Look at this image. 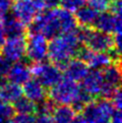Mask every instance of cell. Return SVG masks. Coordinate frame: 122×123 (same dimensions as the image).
<instances>
[{
  "label": "cell",
  "mask_w": 122,
  "mask_h": 123,
  "mask_svg": "<svg viewBox=\"0 0 122 123\" xmlns=\"http://www.w3.org/2000/svg\"><path fill=\"white\" fill-rule=\"evenodd\" d=\"M81 42L77 36L76 29L68 33L60 34L48 41V58L50 62L61 68L70 59L75 57Z\"/></svg>",
  "instance_id": "obj_1"
},
{
  "label": "cell",
  "mask_w": 122,
  "mask_h": 123,
  "mask_svg": "<svg viewBox=\"0 0 122 123\" xmlns=\"http://www.w3.org/2000/svg\"><path fill=\"white\" fill-rule=\"evenodd\" d=\"M115 110L110 99L97 98L85 105L80 116L85 123H109Z\"/></svg>",
  "instance_id": "obj_2"
},
{
  "label": "cell",
  "mask_w": 122,
  "mask_h": 123,
  "mask_svg": "<svg viewBox=\"0 0 122 123\" xmlns=\"http://www.w3.org/2000/svg\"><path fill=\"white\" fill-rule=\"evenodd\" d=\"M81 93V87L78 82L69 78L62 77L55 86L50 87L48 97L55 105H69L71 106Z\"/></svg>",
  "instance_id": "obj_3"
},
{
  "label": "cell",
  "mask_w": 122,
  "mask_h": 123,
  "mask_svg": "<svg viewBox=\"0 0 122 123\" xmlns=\"http://www.w3.org/2000/svg\"><path fill=\"white\" fill-rule=\"evenodd\" d=\"M30 67L32 76L41 82L46 89H50L55 86L63 77L61 68L52 62H46V60L33 63Z\"/></svg>",
  "instance_id": "obj_4"
},
{
  "label": "cell",
  "mask_w": 122,
  "mask_h": 123,
  "mask_svg": "<svg viewBox=\"0 0 122 123\" xmlns=\"http://www.w3.org/2000/svg\"><path fill=\"white\" fill-rule=\"evenodd\" d=\"M25 56L32 63L48 58V40L40 33L28 34L25 38Z\"/></svg>",
  "instance_id": "obj_5"
},
{
  "label": "cell",
  "mask_w": 122,
  "mask_h": 123,
  "mask_svg": "<svg viewBox=\"0 0 122 123\" xmlns=\"http://www.w3.org/2000/svg\"><path fill=\"white\" fill-rule=\"evenodd\" d=\"M119 64L120 63H111L101 70L104 83L103 94L101 98L110 99L114 91L119 87L121 80V71Z\"/></svg>",
  "instance_id": "obj_6"
},
{
  "label": "cell",
  "mask_w": 122,
  "mask_h": 123,
  "mask_svg": "<svg viewBox=\"0 0 122 123\" xmlns=\"http://www.w3.org/2000/svg\"><path fill=\"white\" fill-rule=\"evenodd\" d=\"M1 48L2 55L11 63L23 60L25 56V37L7 38Z\"/></svg>",
  "instance_id": "obj_7"
},
{
  "label": "cell",
  "mask_w": 122,
  "mask_h": 123,
  "mask_svg": "<svg viewBox=\"0 0 122 123\" xmlns=\"http://www.w3.org/2000/svg\"><path fill=\"white\" fill-rule=\"evenodd\" d=\"M11 13L24 25H28L39 13L38 8L35 5L33 0H15L11 6Z\"/></svg>",
  "instance_id": "obj_8"
},
{
  "label": "cell",
  "mask_w": 122,
  "mask_h": 123,
  "mask_svg": "<svg viewBox=\"0 0 122 123\" xmlns=\"http://www.w3.org/2000/svg\"><path fill=\"white\" fill-rule=\"evenodd\" d=\"M81 90L91 98H101L103 94L104 83L101 70L90 69L88 74L80 81Z\"/></svg>",
  "instance_id": "obj_9"
},
{
  "label": "cell",
  "mask_w": 122,
  "mask_h": 123,
  "mask_svg": "<svg viewBox=\"0 0 122 123\" xmlns=\"http://www.w3.org/2000/svg\"><path fill=\"white\" fill-rule=\"evenodd\" d=\"M121 15H116L110 11L100 12L94 24V28L107 34H121Z\"/></svg>",
  "instance_id": "obj_10"
},
{
  "label": "cell",
  "mask_w": 122,
  "mask_h": 123,
  "mask_svg": "<svg viewBox=\"0 0 122 123\" xmlns=\"http://www.w3.org/2000/svg\"><path fill=\"white\" fill-rule=\"evenodd\" d=\"M90 71L89 66L78 58H72L62 67L63 76L76 82H80Z\"/></svg>",
  "instance_id": "obj_11"
},
{
  "label": "cell",
  "mask_w": 122,
  "mask_h": 123,
  "mask_svg": "<svg viewBox=\"0 0 122 123\" xmlns=\"http://www.w3.org/2000/svg\"><path fill=\"white\" fill-rule=\"evenodd\" d=\"M21 90H23V96H24L25 98H28L30 101H33L35 104L48 98L47 89L34 77H30L27 82H24Z\"/></svg>",
  "instance_id": "obj_12"
},
{
  "label": "cell",
  "mask_w": 122,
  "mask_h": 123,
  "mask_svg": "<svg viewBox=\"0 0 122 123\" xmlns=\"http://www.w3.org/2000/svg\"><path fill=\"white\" fill-rule=\"evenodd\" d=\"M6 76L8 81L18 86H23L32 77L30 67L23 60L16 61V62H13V64L11 63V66L8 70Z\"/></svg>",
  "instance_id": "obj_13"
},
{
  "label": "cell",
  "mask_w": 122,
  "mask_h": 123,
  "mask_svg": "<svg viewBox=\"0 0 122 123\" xmlns=\"http://www.w3.org/2000/svg\"><path fill=\"white\" fill-rule=\"evenodd\" d=\"M0 20L5 30L7 38L11 37H24L27 35V25L19 21L12 13H6L0 16Z\"/></svg>",
  "instance_id": "obj_14"
},
{
  "label": "cell",
  "mask_w": 122,
  "mask_h": 123,
  "mask_svg": "<svg viewBox=\"0 0 122 123\" xmlns=\"http://www.w3.org/2000/svg\"><path fill=\"white\" fill-rule=\"evenodd\" d=\"M23 96L21 86L13 82L5 81L0 86V100L3 102L13 104Z\"/></svg>",
  "instance_id": "obj_15"
},
{
  "label": "cell",
  "mask_w": 122,
  "mask_h": 123,
  "mask_svg": "<svg viewBox=\"0 0 122 123\" xmlns=\"http://www.w3.org/2000/svg\"><path fill=\"white\" fill-rule=\"evenodd\" d=\"M98 15L99 12L90 5L81 6L79 9L75 11L74 14L76 23L77 25H79V27H94V24Z\"/></svg>",
  "instance_id": "obj_16"
},
{
  "label": "cell",
  "mask_w": 122,
  "mask_h": 123,
  "mask_svg": "<svg viewBox=\"0 0 122 123\" xmlns=\"http://www.w3.org/2000/svg\"><path fill=\"white\" fill-rule=\"evenodd\" d=\"M54 123H73L76 117V112L69 105H58L52 113Z\"/></svg>",
  "instance_id": "obj_17"
},
{
  "label": "cell",
  "mask_w": 122,
  "mask_h": 123,
  "mask_svg": "<svg viewBox=\"0 0 122 123\" xmlns=\"http://www.w3.org/2000/svg\"><path fill=\"white\" fill-rule=\"evenodd\" d=\"M15 114H24V115H34L36 113V104L33 101L21 96L20 98L12 104Z\"/></svg>",
  "instance_id": "obj_18"
},
{
  "label": "cell",
  "mask_w": 122,
  "mask_h": 123,
  "mask_svg": "<svg viewBox=\"0 0 122 123\" xmlns=\"http://www.w3.org/2000/svg\"><path fill=\"white\" fill-rule=\"evenodd\" d=\"M56 105L53 101H51L49 98L44 99L41 102L36 104V113L35 114H46V115H52Z\"/></svg>",
  "instance_id": "obj_19"
},
{
  "label": "cell",
  "mask_w": 122,
  "mask_h": 123,
  "mask_svg": "<svg viewBox=\"0 0 122 123\" xmlns=\"http://www.w3.org/2000/svg\"><path fill=\"white\" fill-rule=\"evenodd\" d=\"M15 115L12 104L3 102L0 100V119L2 120H11Z\"/></svg>",
  "instance_id": "obj_20"
},
{
  "label": "cell",
  "mask_w": 122,
  "mask_h": 123,
  "mask_svg": "<svg viewBox=\"0 0 122 123\" xmlns=\"http://www.w3.org/2000/svg\"><path fill=\"white\" fill-rule=\"evenodd\" d=\"M85 2H86L85 0H61L60 5L64 9H66L73 13L77 9H79L81 6H84Z\"/></svg>",
  "instance_id": "obj_21"
},
{
  "label": "cell",
  "mask_w": 122,
  "mask_h": 123,
  "mask_svg": "<svg viewBox=\"0 0 122 123\" xmlns=\"http://www.w3.org/2000/svg\"><path fill=\"white\" fill-rule=\"evenodd\" d=\"M111 0H86L91 7H93L95 10H97L99 13L103 11H107L109 9Z\"/></svg>",
  "instance_id": "obj_22"
},
{
  "label": "cell",
  "mask_w": 122,
  "mask_h": 123,
  "mask_svg": "<svg viewBox=\"0 0 122 123\" xmlns=\"http://www.w3.org/2000/svg\"><path fill=\"white\" fill-rule=\"evenodd\" d=\"M110 100L113 104V106L116 110H121L122 107V96H121V92H120V87L116 89L114 91V93L112 94L110 97Z\"/></svg>",
  "instance_id": "obj_23"
},
{
  "label": "cell",
  "mask_w": 122,
  "mask_h": 123,
  "mask_svg": "<svg viewBox=\"0 0 122 123\" xmlns=\"http://www.w3.org/2000/svg\"><path fill=\"white\" fill-rule=\"evenodd\" d=\"M11 66V62L7 58H5L2 54H0V76L5 77L7 72Z\"/></svg>",
  "instance_id": "obj_24"
},
{
  "label": "cell",
  "mask_w": 122,
  "mask_h": 123,
  "mask_svg": "<svg viewBox=\"0 0 122 123\" xmlns=\"http://www.w3.org/2000/svg\"><path fill=\"white\" fill-rule=\"evenodd\" d=\"M121 9H122V4L121 0H111L110 5H109V11L113 14L121 15Z\"/></svg>",
  "instance_id": "obj_25"
},
{
  "label": "cell",
  "mask_w": 122,
  "mask_h": 123,
  "mask_svg": "<svg viewBox=\"0 0 122 123\" xmlns=\"http://www.w3.org/2000/svg\"><path fill=\"white\" fill-rule=\"evenodd\" d=\"M13 0H0V16L8 13L11 10Z\"/></svg>",
  "instance_id": "obj_26"
},
{
  "label": "cell",
  "mask_w": 122,
  "mask_h": 123,
  "mask_svg": "<svg viewBox=\"0 0 122 123\" xmlns=\"http://www.w3.org/2000/svg\"><path fill=\"white\" fill-rule=\"evenodd\" d=\"M34 123H54V120L52 115L37 114V116H34Z\"/></svg>",
  "instance_id": "obj_27"
},
{
  "label": "cell",
  "mask_w": 122,
  "mask_h": 123,
  "mask_svg": "<svg viewBox=\"0 0 122 123\" xmlns=\"http://www.w3.org/2000/svg\"><path fill=\"white\" fill-rule=\"evenodd\" d=\"M109 123H122V115L120 110H115L114 113L112 114Z\"/></svg>",
  "instance_id": "obj_28"
},
{
  "label": "cell",
  "mask_w": 122,
  "mask_h": 123,
  "mask_svg": "<svg viewBox=\"0 0 122 123\" xmlns=\"http://www.w3.org/2000/svg\"><path fill=\"white\" fill-rule=\"evenodd\" d=\"M60 1L61 0H44L45 7L48 8V9L59 7L60 6Z\"/></svg>",
  "instance_id": "obj_29"
},
{
  "label": "cell",
  "mask_w": 122,
  "mask_h": 123,
  "mask_svg": "<svg viewBox=\"0 0 122 123\" xmlns=\"http://www.w3.org/2000/svg\"><path fill=\"white\" fill-rule=\"evenodd\" d=\"M7 39V35L5 33V30L3 28V25L1 23V20H0V48L3 46V44L5 43Z\"/></svg>",
  "instance_id": "obj_30"
},
{
  "label": "cell",
  "mask_w": 122,
  "mask_h": 123,
  "mask_svg": "<svg viewBox=\"0 0 122 123\" xmlns=\"http://www.w3.org/2000/svg\"><path fill=\"white\" fill-rule=\"evenodd\" d=\"M73 123H85V122L84 119H82V117L80 115H76L75 120H74V122H73Z\"/></svg>",
  "instance_id": "obj_31"
},
{
  "label": "cell",
  "mask_w": 122,
  "mask_h": 123,
  "mask_svg": "<svg viewBox=\"0 0 122 123\" xmlns=\"http://www.w3.org/2000/svg\"><path fill=\"white\" fill-rule=\"evenodd\" d=\"M4 82H5V77H1V76H0V86H1Z\"/></svg>",
  "instance_id": "obj_32"
},
{
  "label": "cell",
  "mask_w": 122,
  "mask_h": 123,
  "mask_svg": "<svg viewBox=\"0 0 122 123\" xmlns=\"http://www.w3.org/2000/svg\"><path fill=\"white\" fill-rule=\"evenodd\" d=\"M0 123H12L11 120H2V119H0Z\"/></svg>",
  "instance_id": "obj_33"
}]
</instances>
